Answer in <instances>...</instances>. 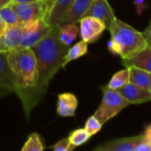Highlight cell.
Wrapping results in <instances>:
<instances>
[{
  "instance_id": "4fadbf2b",
  "label": "cell",
  "mask_w": 151,
  "mask_h": 151,
  "mask_svg": "<svg viewBox=\"0 0 151 151\" xmlns=\"http://www.w3.org/2000/svg\"><path fill=\"white\" fill-rule=\"evenodd\" d=\"M142 139V134L108 142L98 147L95 151H134Z\"/></svg>"
},
{
  "instance_id": "e0dca14e",
  "label": "cell",
  "mask_w": 151,
  "mask_h": 151,
  "mask_svg": "<svg viewBox=\"0 0 151 151\" xmlns=\"http://www.w3.org/2000/svg\"><path fill=\"white\" fill-rule=\"evenodd\" d=\"M127 68L129 69V83L145 89H149L150 73L135 66H129Z\"/></svg>"
},
{
  "instance_id": "d4e9b609",
  "label": "cell",
  "mask_w": 151,
  "mask_h": 151,
  "mask_svg": "<svg viewBox=\"0 0 151 151\" xmlns=\"http://www.w3.org/2000/svg\"><path fill=\"white\" fill-rule=\"evenodd\" d=\"M103 127V125L99 122V120L93 115L91 117H89L86 123H85V126L84 129L88 133V134L92 137L93 135L96 134L97 133H99L101 131Z\"/></svg>"
},
{
  "instance_id": "9a60e30c",
  "label": "cell",
  "mask_w": 151,
  "mask_h": 151,
  "mask_svg": "<svg viewBox=\"0 0 151 151\" xmlns=\"http://www.w3.org/2000/svg\"><path fill=\"white\" fill-rule=\"evenodd\" d=\"M122 63L126 68L129 66H135L151 73V46L148 45L131 59L122 60Z\"/></svg>"
},
{
  "instance_id": "44dd1931",
  "label": "cell",
  "mask_w": 151,
  "mask_h": 151,
  "mask_svg": "<svg viewBox=\"0 0 151 151\" xmlns=\"http://www.w3.org/2000/svg\"><path fill=\"white\" fill-rule=\"evenodd\" d=\"M0 15L8 27H13V26L21 24L19 22V20L18 14L15 9L10 4H7L0 7Z\"/></svg>"
},
{
  "instance_id": "484cf974",
  "label": "cell",
  "mask_w": 151,
  "mask_h": 151,
  "mask_svg": "<svg viewBox=\"0 0 151 151\" xmlns=\"http://www.w3.org/2000/svg\"><path fill=\"white\" fill-rule=\"evenodd\" d=\"M72 145L70 144L67 138H64L57 142L55 144L51 145L50 148L53 151H67Z\"/></svg>"
},
{
  "instance_id": "e575fe53",
  "label": "cell",
  "mask_w": 151,
  "mask_h": 151,
  "mask_svg": "<svg viewBox=\"0 0 151 151\" xmlns=\"http://www.w3.org/2000/svg\"><path fill=\"white\" fill-rule=\"evenodd\" d=\"M150 46H151V44H150Z\"/></svg>"
},
{
  "instance_id": "2e32d148",
  "label": "cell",
  "mask_w": 151,
  "mask_h": 151,
  "mask_svg": "<svg viewBox=\"0 0 151 151\" xmlns=\"http://www.w3.org/2000/svg\"><path fill=\"white\" fill-rule=\"evenodd\" d=\"M74 1L75 0H56L50 13L48 22L50 25H60Z\"/></svg>"
},
{
  "instance_id": "83f0119b",
  "label": "cell",
  "mask_w": 151,
  "mask_h": 151,
  "mask_svg": "<svg viewBox=\"0 0 151 151\" xmlns=\"http://www.w3.org/2000/svg\"><path fill=\"white\" fill-rule=\"evenodd\" d=\"M142 35L146 40V42L148 43L149 45L151 44V20L149 23V25L147 26V28H145V30L142 32Z\"/></svg>"
},
{
  "instance_id": "f1b7e54d",
  "label": "cell",
  "mask_w": 151,
  "mask_h": 151,
  "mask_svg": "<svg viewBox=\"0 0 151 151\" xmlns=\"http://www.w3.org/2000/svg\"><path fill=\"white\" fill-rule=\"evenodd\" d=\"M7 28H8V26L6 25V23L4 22V20H3V18L0 15V36L7 29Z\"/></svg>"
},
{
  "instance_id": "277c9868",
  "label": "cell",
  "mask_w": 151,
  "mask_h": 151,
  "mask_svg": "<svg viewBox=\"0 0 151 151\" xmlns=\"http://www.w3.org/2000/svg\"><path fill=\"white\" fill-rule=\"evenodd\" d=\"M103 92L104 95L101 104L96 110L94 116L104 125L130 104L115 90L105 86L103 88Z\"/></svg>"
},
{
  "instance_id": "7c38bea8",
  "label": "cell",
  "mask_w": 151,
  "mask_h": 151,
  "mask_svg": "<svg viewBox=\"0 0 151 151\" xmlns=\"http://www.w3.org/2000/svg\"><path fill=\"white\" fill-rule=\"evenodd\" d=\"M78 108V100L73 93H63L58 95L57 114L63 117H74Z\"/></svg>"
},
{
  "instance_id": "9c48e42d",
  "label": "cell",
  "mask_w": 151,
  "mask_h": 151,
  "mask_svg": "<svg viewBox=\"0 0 151 151\" xmlns=\"http://www.w3.org/2000/svg\"><path fill=\"white\" fill-rule=\"evenodd\" d=\"M24 33V25L8 27L0 36V52L8 53L19 47Z\"/></svg>"
},
{
  "instance_id": "8992f818",
  "label": "cell",
  "mask_w": 151,
  "mask_h": 151,
  "mask_svg": "<svg viewBox=\"0 0 151 151\" xmlns=\"http://www.w3.org/2000/svg\"><path fill=\"white\" fill-rule=\"evenodd\" d=\"M23 25L24 33L17 49L32 48L49 33L52 26L45 20H40Z\"/></svg>"
},
{
  "instance_id": "5b68a950",
  "label": "cell",
  "mask_w": 151,
  "mask_h": 151,
  "mask_svg": "<svg viewBox=\"0 0 151 151\" xmlns=\"http://www.w3.org/2000/svg\"><path fill=\"white\" fill-rule=\"evenodd\" d=\"M55 1L56 0H38L12 5L18 14L19 22L21 24H27L40 20L48 21Z\"/></svg>"
},
{
  "instance_id": "4dcf8cb0",
  "label": "cell",
  "mask_w": 151,
  "mask_h": 151,
  "mask_svg": "<svg viewBox=\"0 0 151 151\" xmlns=\"http://www.w3.org/2000/svg\"><path fill=\"white\" fill-rule=\"evenodd\" d=\"M11 93H11L10 91H8V90H6V89H4V88H1V87H0V99L3 98V97H4V96H6V95L11 94Z\"/></svg>"
},
{
  "instance_id": "603a6c76",
  "label": "cell",
  "mask_w": 151,
  "mask_h": 151,
  "mask_svg": "<svg viewBox=\"0 0 151 151\" xmlns=\"http://www.w3.org/2000/svg\"><path fill=\"white\" fill-rule=\"evenodd\" d=\"M90 138L91 136L84 128H79L73 130V132L70 133L69 136L67 137L70 144L75 148L85 144Z\"/></svg>"
},
{
  "instance_id": "d6a6232c",
  "label": "cell",
  "mask_w": 151,
  "mask_h": 151,
  "mask_svg": "<svg viewBox=\"0 0 151 151\" xmlns=\"http://www.w3.org/2000/svg\"><path fill=\"white\" fill-rule=\"evenodd\" d=\"M149 91L151 94V73H150V85H149Z\"/></svg>"
},
{
  "instance_id": "4316f807",
  "label": "cell",
  "mask_w": 151,
  "mask_h": 151,
  "mask_svg": "<svg viewBox=\"0 0 151 151\" xmlns=\"http://www.w3.org/2000/svg\"><path fill=\"white\" fill-rule=\"evenodd\" d=\"M134 4L136 12L139 16H141L142 14V12L148 7L146 0H134Z\"/></svg>"
},
{
  "instance_id": "8fae6325",
  "label": "cell",
  "mask_w": 151,
  "mask_h": 151,
  "mask_svg": "<svg viewBox=\"0 0 151 151\" xmlns=\"http://www.w3.org/2000/svg\"><path fill=\"white\" fill-rule=\"evenodd\" d=\"M0 87L12 93H18L16 80L7 61V53L2 52H0Z\"/></svg>"
},
{
  "instance_id": "6da1fadb",
  "label": "cell",
  "mask_w": 151,
  "mask_h": 151,
  "mask_svg": "<svg viewBox=\"0 0 151 151\" xmlns=\"http://www.w3.org/2000/svg\"><path fill=\"white\" fill-rule=\"evenodd\" d=\"M59 25H52L49 33L32 47L37 61L38 80L35 89V101L38 105L45 95L50 81L61 68H65V56L68 46L58 38Z\"/></svg>"
},
{
  "instance_id": "7402d4cb",
  "label": "cell",
  "mask_w": 151,
  "mask_h": 151,
  "mask_svg": "<svg viewBox=\"0 0 151 151\" xmlns=\"http://www.w3.org/2000/svg\"><path fill=\"white\" fill-rule=\"evenodd\" d=\"M44 148L45 146L40 134L37 133H32L28 135L20 151H43Z\"/></svg>"
},
{
  "instance_id": "d6986e66",
  "label": "cell",
  "mask_w": 151,
  "mask_h": 151,
  "mask_svg": "<svg viewBox=\"0 0 151 151\" xmlns=\"http://www.w3.org/2000/svg\"><path fill=\"white\" fill-rule=\"evenodd\" d=\"M88 53V44L82 40L80 42L74 44L73 46L69 47L66 54L65 56V67L67 63H69L72 61L77 60Z\"/></svg>"
},
{
  "instance_id": "f546056e",
  "label": "cell",
  "mask_w": 151,
  "mask_h": 151,
  "mask_svg": "<svg viewBox=\"0 0 151 151\" xmlns=\"http://www.w3.org/2000/svg\"><path fill=\"white\" fill-rule=\"evenodd\" d=\"M34 1H38V0H11L10 4H21V3H29V2H34Z\"/></svg>"
},
{
  "instance_id": "1f68e13d",
  "label": "cell",
  "mask_w": 151,
  "mask_h": 151,
  "mask_svg": "<svg viewBox=\"0 0 151 151\" xmlns=\"http://www.w3.org/2000/svg\"><path fill=\"white\" fill-rule=\"evenodd\" d=\"M10 2H11V0H0V7H2V6L7 4L10 3Z\"/></svg>"
},
{
  "instance_id": "30bf717a",
  "label": "cell",
  "mask_w": 151,
  "mask_h": 151,
  "mask_svg": "<svg viewBox=\"0 0 151 151\" xmlns=\"http://www.w3.org/2000/svg\"><path fill=\"white\" fill-rule=\"evenodd\" d=\"M117 92L128 101L129 104H141L151 101V94L149 89L137 86L131 83L127 84L117 90Z\"/></svg>"
},
{
  "instance_id": "3957f363",
  "label": "cell",
  "mask_w": 151,
  "mask_h": 151,
  "mask_svg": "<svg viewBox=\"0 0 151 151\" xmlns=\"http://www.w3.org/2000/svg\"><path fill=\"white\" fill-rule=\"evenodd\" d=\"M108 30L111 36L107 44L108 50L111 53L120 56L122 60L133 58L149 45L142 32L118 18L112 21Z\"/></svg>"
},
{
  "instance_id": "5bb4252c",
  "label": "cell",
  "mask_w": 151,
  "mask_h": 151,
  "mask_svg": "<svg viewBox=\"0 0 151 151\" xmlns=\"http://www.w3.org/2000/svg\"><path fill=\"white\" fill-rule=\"evenodd\" d=\"M94 0H75L68 10L67 13L64 17L61 24L73 23L77 24L81 19H82ZM60 24V25H61Z\"/></svg>"
},
{
  "instance_id": "836d02e7",
  "label": "cell",
  "mask_w": 151,
  "mask_h": 151,
  "mask_svg": "<svg viewBox=\"0 0 151 151\" xmlns=\"http://www.w3.org/2000/svg\"><path fill=\"white\" fill-rule=\"evenodd\" d=\"M74 150H75V147H73V146H71V147H70V149H69V150H68L67 151H73Z\"/></svg>"
},
{
  "instance_id": "ba28073f",
  "label": "cell",
  "mask_w": 151,
  "mask_h": 151,
  "mask_svg": "<svg viewBox=\"0 0 151 151\" xmlns=\"http://www.w3.org/2000/svg\"><path fill=\"white\" fill-rule=\"evenodd\" d=\"M85 16H92L102 20L105 24L106 29L117 18L108 0H94Z\"/></svg>"
},
{
  "instance_id": "ffe728a7",
  "label": "cell",
  "mask_w": 151,
  "mask_h": 151,
  "mask_svg": "<svg viewBox=\"0 0 151 151\" xmlns=\"http://www.w3.org/2000/svg\"><path fill=\"white\" fill-rule=\"evenodd\" d=\"M128 83H129V69L128 68H126L125 69H122L117 72L111 77V79L110 80L106 87L111 90L117 91Z\"/></svg>"
},
{
  "instance_id": "52a82bcc",
  "label": "cell",
  "mask_w": 151,
  "mask_h": 151,
  "mask_svg": "<svg viewBox=\"0 0 151 151\" xmlns=\"http://www.w3.org/2000/svg\"><path fill=\"white\" fill-rule=\"evenodd\" d=\"M79 22L81 38L87 44H92L98 40L106 29V26L102 20L92 16H84Z\"/></svg>"
},
{
  "instance_id": "ac0fdd59",
  "label": "cell",
  "mask_w": 151,
  "mask_h": 151,
  "mask_svg": "<svg viewBox=\"0 0 151 151\" xmlns=\"http://www.w3.org/2000/svg\"><path fill=\"white\" fill-rule=\"evenodd\" d=\"M79 30L80 28L77 24H73V23L61 24L59 25L58 38L63 44L69 47L73 44V42L77 38Z\"/></svg>"
},
{
  "instance_id": "7a4b0ae2",
  "label": "cell",
  "mask_w": 151,
  "mask_h": 151,
  "mask_svg": "<svg viewBox=\"0 0 151 151\" xmlns=\"http://www.w3.org/2000/svg\"><path fill=\"white\" fill-rule=\"evenodd\" d=\"M7 61L15 77L18 93L26 118L30 117L34 108L35 89L38 80L37 61L32 48H20L7 53Z\"/></svg>"
},
{
  "instance_id": "cb8c5ba5",
  "label": "cell",
  "mask_w": 151,
  "mask_h": 151,
  "mask_svg": "<svg viewBox=\"0 0 151 151\" xmlns=\"http://www.w3.org/2000/svg\"><path fill=\"white\" fill-rule=\"evenodd\" d=\"M134 151H151V124L146 127L142 134V139Z\"/></svg>"
}]
</instances>
